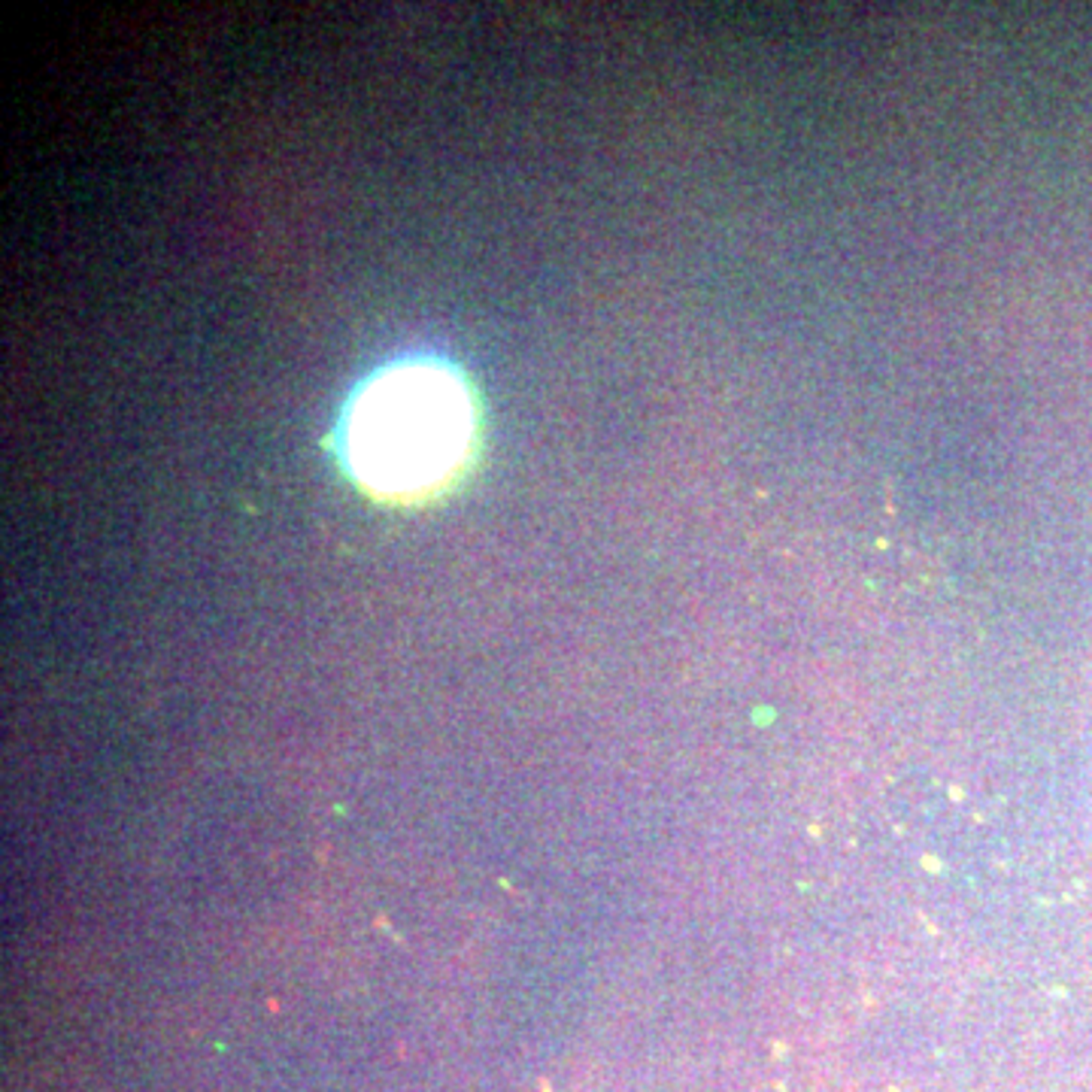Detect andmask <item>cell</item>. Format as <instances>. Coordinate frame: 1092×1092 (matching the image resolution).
<instances>
[{
    "label": "cell",
    "mask_w": 1092,
    "mask_h": 1092,
    "mask_svg": "<svg viewBox=\"0 0 1092 1092\" xmlns=\"http://www.w3.org/2000/svg\"><path fill=\"white\" fill-rule=\"evenodd\" d=\"M474 403L443 361H395L355 392L343 416L349 474L382 498L443 486L471 449Z\"/></svg>",
    "instance_id": "cell-1"
}]
</instances>
